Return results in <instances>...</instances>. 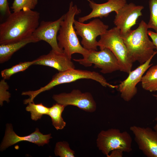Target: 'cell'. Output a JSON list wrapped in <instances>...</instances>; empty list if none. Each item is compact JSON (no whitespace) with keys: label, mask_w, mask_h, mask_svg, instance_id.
<instances>
[{"label":"cell","mask_w":157,"mask_h":157,"mask_svg":"<svg viewBox=\"0 0 157 157\" xmlns=\"http://www.w3.org/2000/svg\"><path fill=\"white\" fill-rule=\"evenodd\" d=\"M40 13L28 8L11 13L0 24V44L21 40L32 36L39 24Z\"/></svg>","instance_id":"obj_1"},{"label":"cell","mask_w":157,"mask_h":157,"mask_svg":"<svg viewBox=\"0 0 157 157\" xmlns=\"http://www.w3.org/2000/svg\"><path fill=\"white\" fill-rule=\"evenodd\" d=\"M81 13V10L71 2L68 11L64 14L57 36L59 48L70 59L75 53L81 54L84 59L88 56L89 51L82 46L77 36L74 27L75 16Z\"/></svg>","instance_id":"obj_2"},{"label":"cell","mask_w":157,"mask_h":157,"mask_svg":"<svg viewBox=\"0 0 157 157\" xmlns=\"http://www.w3.org/2000/svg\"><path fill=\"white\" fill-rule=\"evenodd\" d=\"M148 29L147 24L142 20L137 28L122 38L133 63L137 61L142 65L157 53L156 46L149 38Z\"/></svg>","instance_id":"obj_3"},{"label":"cell","mask_w":157,"mask_h":157,"mask_svg":"<svg viewBox=\"0 0 157 157\" xmlns=\"http://www.w3.org/2000/svg\"><path fill=\"white\" fill-rule=\"evenodd\" d=\"M98 46L100 49L107 48L113 52L119 61L121 71L129 74L131 71L133 63L129 58L126 47L121 37L120 29L117 27L108 30L100 36Z\"/></svg>","instance_id":"obj_4"},{"label":"cell","mask_w":157,"mask_h":157,"mask_svg":"<svg viewBox=\"0 0 157 157\" xmlns=\"http://www.w3.org/2000/svg\"><path fill=\"white\" fill-rule=\"evenodd\" d=\"M132 138L126 131L111 128L102 130L98 134L96 144L99 149L107 156L112 150L119 149L124 152L129 153L132 150Z\"/></svg>","instance_id":"obj_5"},{"label":"cell","mask_w":157,"mask_h":157,"mask_svg":"<svg viewBox=\"0 0 157 157\" xmlns=\"http://www.w3.org/2000/svg\"><path fill=\"white\" fill-rule=\"evenodd\" d=\"M82 79H91L100 83L104 87L110 88H117L118 85L110 84L105 78L98 73L87 70L72 69L62 72H58L53 76L47 85L36 90V93H40L49 90L55 86L63 83H70Z\"/></svg>","instance_id":"obj_6"},{"label":"cell","mask_w":157,"mask_h":157,"mask_svg":"<svg viewBox=\"0 0 157 157\" xmlns=\"http://www.w3.org/2000/svg\"><path fill=\"white\" fill-rule=\"evenodd\" d=\"M74 27L77 35L82 38L81 43L82 46L89 51L97 50V38L105 33L109 27L108 25L98 19L86 24L75 20Z\"/></svg>","instance_id":"obj_7"},{"label":"cell","mask_w":157,"mask_h":157,"mask_svg":"<svg viewBox=\"0 0 157 157\" xmlns=\"http://www.w3.org/2000/svg\"><path fill=\"white\" fill-rule=\"evenodd\" d=\"M100 50L89 51V53L85 59H74L75 61L85 67L91 66L101 69L100 72L106 74L121 70V67L117 58L109 49L107 48Z\"/></svg>","instance_id":"obj_8"},{"label":"cell","mask_w":157,"mask_h":157,"mask_svg":"<svg viewBox=\"0 0 157 157\" xmlns=\"http://www.w3.org/2000/svg\"><path fill=\"white\" fill-rule=\"evenodd\" d=\"M52 98L57 103L65 107L74 106L88 112H93L97 108L96 102L91 93L83 92L78 89H74L69 93L54 94Z\"/></svg>","instance_id":"obj_9"},{"label":"cell","mask_w":157,"mask_h":157,"mask_svg":"<svg viewBox=\"0 0 157 157\" xmlns=\"http://www.w3.org/2000/svg\"><path fill=\"white\" fill-rule=\"evenodd\" d=\"M142 6L133 3H126L116 13L114 23L120 29L121 37L123 38L132 30L131 28L136 24L138 18L142 15Z\"/></svg>","instance_id":"obj_10"},{"label":"cell","mask_w":157,"mask_h":157,"mask_svg":"<svg viewBox=\"0 0 157 157\" xmlns=\"http://www.w3.org/2000/svg\"><path fill=\"white\" fill-rule=\"evenodd\" d=\"M130 130L139 149L147 157H157V132L149 127L131 126Z\"/></svg>","instance_id":"obj_11"},{"label":"cell","mask_w":157,"mask_h":157,"mask_svg":"<svg viewBox=\"0 0 157 157\" xmlns=\"http://www.w3.org/2000/svg\"><path fill=\"white\" fill-rule=\"evenodd\" d=\"M154 56L151 57L147 61L140 65L134 70L128 74V77L121 81L117 88L120 93V96L124 101H129L137 93V84L141 82L144 74L152 64L150 62Z\"/></svg>","instance_id":"obj_12"},{"label":"cell","mask_w":157,"mask_h":157,"mask_svg":"<svg viewBox=\"0 0 157 157\" xmlns=\"http://www.w3.org/2000/svg\"><path fill=\"white\" fill-rule=\"evenodd\" d=\"M52 138L51 134L44 135L36 128L35 131L27 136H21L18 135L14 131L11 124L6 125L4 136L1 143L0 149L1 151L5 150L8 147L22 141H28L43 146L48 144L50 140Z\"/></svg>","instance_id":"obj_13"},{"label":"cell","mask_w":157,"mask_h":157,"mask_svg":"<svg viewBox=\"0 0 157 157\" xmlns=\"http://www.w3.org/2000/svg\"><path fill=\"white\" fill-rule=\"evenodd\" d=\"M64 15L53 21H42L39 24L32 36L38 41L43 40L48 43L52 49L59 53H63L59 48L57 40V33Z\"/></svg>","instance_id":"obj_14"},{"label":"cell","mask_w":157,"mask_h":157,"mask_svg":"<svg viewBox=\"0 0 157 157\" xmlns=\"http://www.w3.org/2000/svg\"><path fill=\"white\" fill-rule=\"evenodd\" d=\"M87 0L92 10L89 14L79 17L78 21L80 22H84L94 18L107 17L113 11L117 13L127 3L126 0H108L107 2L101 4L97 3L93 1Z\"/></svg>","instance_id":"obj_15"},{"label":"cell","mask_w":157,"mask_h":157,"mask_svg":"<svg viewBox=\"0 0 157 157\" xmlns=\"http://www.w3.org/2000/svg\"><path fill=\"white\" fill-rule=\"evenodd\" d=\"M35 60L33 65L49 66L55 68L58 72L75 68L71 60L63 53H58L52 49L47 54L41 56Z\"/></svg>","instance_id":"obj_16"},{"label":"cell","mask_w":157,"mask_h":157,"mask_svg":"<svg viewBox=\"0 0 157 157\" xmlns=\"http://www.w3.org/2000/svg\"><path fill=\"white\" fill-rule=\"evenodd\" d=\"M39 42L32 36L21 40L0 45V63H3L10 59L16 51L29 43Z\"/></svg>","instance_id":"obj_17"},{"label":"cell","mask_w":157,"mask_h":157,"mask_svg":"<svg viewBox=\"0 0 157 157\" xmlns=\"http://www.w3.org/2000/svg\"><path fill=\"white\" fill-rule=\"evenodd\" d=\"M144 90L150 92L157 91V65L150 67L141 81Z\"/></svg>","instance_id":"obj_18"},{"label":"cell","mask_w":157,"mask_h":157,"mask_svg":"<svg viewBox=\"0 0 157 157\" xmlns=\"http://www.w3.org/2000/svg\"><path fill=\"white\" fill-rule=\"evenodd\" d=\"M65 107L64 105L57 103L49 108L48 115L51 117L52 124L57 130L62 129L66 125V123L62 116Z\"/></svg>","instance_id":"obj_19"},{"label":"cell","mask_w":157,"mask_h":157,"mask_svg":"<svg viewBox=\"0 0 157 157\" xmlns=\"http://www.w3.org/2000/svg\"><path fill=\"white\" fill-rule=\"evenodd\" d=\"M49 110V108L42 103L35 104L34 102L29 103L26 108V111L30 113L31 119L35 121L40 119L43 115H48Z\"/></svg>","instance_id":"obj_20"},{"label":"cell","mask_w":157,"mask_h":157,"mask_svg":"<svg viewBox=\"0 0 157 157\" xmlns=\"http://www.w3.org/2000/svg\"><path fill=\"white\" fill-rule=\"evenodd\" d=\"M35 61V60L31 61L21 62L10 68L3 70L1 72V77L5 80L8 79L14 74L24 71L33 65Z\"/></svg>","instance_id":"obj_21"},{"label":"cell","mask_w":157,"mask_h":157,"mask_svg":"<svg viewBox=\"0 0 157 157\" xmlns=\"http://www.w3.org/2000/svg\"><path fill=\"white\" fill-rule=\"evenodd\" d=\"M54 154L56 156L60 157H74L75 152L70 148L67 142L60 141L57 142L55 145Z\"/></svg>","instance_id":"obj_22"},{"label":"cell","mask_w":157,"mask_h":157,"mask_svg":"<svg viewBox=\"0 0 157 157\" xmlns=\"http://www.w3.org/2000/svg\"><path fill=\"white\" fill-rule=\"evenodd\" d=\"M149 5L150 15L147 27L153 29L157 33V0H149Z\"/></svg>","instance_id":"obj_23"},{"label":"cell","mask_w":157,"mask_h":157,"mask_svg":"<svg viewBox=\"0 0 157 157\" xmlns=\"http://www.w3.org/2000/svg\"><path fill=\"white\" fill-rule=\"evenodd\" d=\"M38 2V0H14L11 8L13 12L19 11L25 8L33 10Z\"/></svg>","instance_id":"obj_24"},{"label":"cell","mask_w":157,"mask_h":157,"mask_svg":"<svg viewBox=\"0 0 157 157\" xmlns=\"http://www.w3.org/2000/svg\"><path fill=\"white\" fill-rule=\"evenodd\" d=\"M5 80L3 78L0 82V105L1 106L3 105L4 101L8 103L11 97L10 93L7 91L9 88V85Z\"/></svg>","instance_id":"obj_25"},{"label":"cell","mask_w":157,"mask_h":157,"mask_svg":"<svg viewBox=\"0 0 157 157\" xmlns=\"http://www.w3.org/2000/svg\"><path fill=\"white\" fill-rule=\"evenodd\" d=\"M0 12L3 16H8L11 13L8 0H0Z\"/></svg>","instance_id":"obj_26"},{"label":"cell","mask_w":157,"mask_h":157,"mask_svg":"<svg viewBox=\"0 0 157 157\" xmlns=\"http://www.w3.org/2000/svg\"><path fill=\"white\" fill-rule=\"evenodd\" d=\"M106 156L107 157H122L124 152L121 149H117L112 151Z\"/></svg>","instance_id":"obj_27"},{"label":"cell","mask_w":157,"mask_h":157,"mask_svg":"<svg viewBox=\"0 0 157 157\" xmlns=\"http://www.w3.org/2000/svg\"><path fill=\"white\" fill-rule=\"evenodd\" d=\"M148 34L152 40L153 44L157 50V33L150 30L148 31Z\"/></svg>","instance_id":"obj_28"},{"label":"cell","mask_w":157,"mask_h":157,"mask_svg":"<svg viewBox=\"0 0 157 157\" xmlns=\"http://www.w3.org/2000/svg\"><path fill=\"white\" fill-rule=\"evenodd\" d=\"M155 120L157 122V113ZM153 129L157 132V123L153 127Z\"/></svg>","instance_id":"obj_29"},{"label":"cell","mask_w":157,"mask_h":157,"mask_svg":"<svg viewBox=\"0 0 157 157\" xmlns=\"http://www.w3.org/2000/svg\"><path fill=\"white\" fill-rule=\"evenodd\" d=\"M152 95L155 98L156 100L157 101V94H152Z\"/></svg>","instance_id":"obj_30"}]
</instances>
